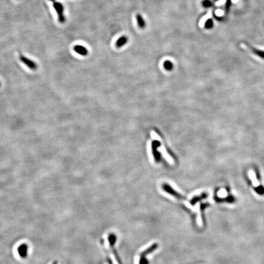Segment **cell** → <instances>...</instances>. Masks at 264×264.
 <instances>
[{"mask_svg": "<svg viewBox=\"0 0 264 264\" xmlns=\"http://www.w3.org/2000/svg\"><path fill=\"white\" fill-rule=\"evenodd\" d=\"M158 247V243H154L151 246H150L148 249H146L145 251H144L143 253L141 254V256L140 258H143V259H146V256L147 255H148L150 253H153L155 250H156V249H157Z\"/></svg>", "mask_w": 264, "mask_h": 264, "instance_id": "5b68a950", "label": "cell"}, {"mask_svg": "<svg viewBox=\"0 0 264 264\" xmlns=\"http://www.w3.org/2000/svg\"><path fill=\"white\" fill-rule=\"evenodd\" d=\"M213 21L212 20V19L211 18H209L207 21L205 22L204 24V27L207 30H210L212 29L213 27Z\"/></svg>", "mask_w": 264, "mask_h": 264, "instance_id": "5bb4252c", "label": "cell"}, {"mask_svg": "<svg viewBox=\"0 0 264 264\" xmlns=\"http://www.w3.org/2000/svg\"><path fill=\"white\" fill-rule=\"evenodd\" d=\"M53 7L55 9L57 16L58 20L61 23H64L66 22V17L64 15V6L63 5L59 2H53Z\"/></svg>", "mask_w": 264, "mask_h": 264, "instance_id": "6da1fadb", "label": "cell"}, {"mask_svg": "<svg viewBox=\"0 0 264 264\" xmlns=\"http://www.w3.org/2000/svg\"><path fill=\"white\" fill-rule=\"evenodd\" d=\"M255 191L259 195L263 196L264 195V187L262 185H259L257 187L254 188Z\"/></svg>", "mask_w": 264, "mask_h": 264, "instance_id": "2e32d148", "label": "cell"}, {"mask_svg": "<svg viewBox=\"0 0 264 264\" xmlns=\"http://www.w3.org/2000/svg\"><path fill=\"white\" fill-rule=\"evenodd\" d=\"M28 250V245L25 244V243H23V244L19 246L17 250L19 256L22 258H25L27 256Z\"/></svg>", "mask_w": 264, "mask_h": 264, "instance_id": "277c9868", "label": "cell"}, {"mask_svg": "<svg viewBox=\"0 0 264 264\" xmlns=\"http://www.w3.org/2000/svg\"><path fill=\"white\" fill-rule=\"evenodd\" d=\"M215 2H218V1H219V0H214Z\"/></svg>", "mask_w": 264, "mask_h": 264, "instance_id": "7402d4cb", "label": "cell"}, {"mask_svg": "<svg viewBox=\"0 0 264 264\" xmlns=\"http://www.w3.org/2000/svg\"><path fill=\"white\" fill-rule=\"evenodd\" d=\"M20 60L25 65H26L31 70H37V64L35 62H34L33 61L28 58L27 57H26L23 55H20Z\"/></svg>", "mask_w": 264, "mask_h": 264, "instance_id": "7a4b0ae2", "label": "cell"}, {"mask_svg": "<svg viewBox=\"0 0 264 264\" xmlns=\"http://www.w3.org/2000/svg\"><path fill=\"white\" fill-rule=\"evenodd\" d=\"M73 50L76 53L83 56H86L88 54V49L82 45H75L73 47Z\"/></svg>", "mask_w": 264, "mask_h": 264, "instance_id": "52a82bcc", "label": "cell"}, {"mask_svg": "<svg viewBox=\"0 0 264 264\" xmlns=\"http://www.w3.org/2000/svg\"><path fill=\"white\" fill-rule=\"evenodd\" d=\"M52 264H57V260H55V261H54L53 262V263Z\"/></svg>", "mask_w": 264, "mask_h": 264, "instance_id": "ffe728a7", "label": "cell"}, {"mask_svg": "<svg viewBox=\"0 0 264 264\" xmlns=\"http://www.w3.org/2000/svg\"><path fill=\"white\" fill-rule=\"evenodd\" d=\"M49 1H50V2H54V0H49Z\"/></svg>", "mask_w": 264, "mask_h": 264, "instance_id": "44dd1931", "label": "cell"}, {"mask_svg": "<svg viewBox=\"0 0 264 264\" xmlns=\"http://www.w3.org/2000/svg\"><path fill=\"white\" fill-rule=\"evenodd\" d=\"M116 240H117V237L116 235L114 234H110V235L108 236V241L112 249L114 248V246Z\"/></svg>", "mask_w": 264, "mask_h": 264, "instance_id": "8fae6325", "label": "cell"}, {"mask_svg": "<svg viewBox=\"0 0 264 264\" xmlns=\"http://www.w3.org/2000/svg\"><path fill=\"white\" fill-rule=\"evenodd\" d=\"M0 86H1V82H0Z\"/></svg>", "mask_w": 264, "mask_h": 264, "instance_id": "603a6c76", "label": "cell"}, {"mask_svg": "<svg viewBox=\"0 0 264 264\" xmlns=\"http://www.w3.org/2000/svg\"><path fill=\"white\" fill-rule=\"evenodd\" d=\"M207 196H208V194H207V193H202V194H201L200 195H199V196H194L191 200V201H190V204L192 205V206H194L196 203H197L199 201H200V200H203V199H206V198H207Z\"/></svg>", "mask_w": 264, "mask_h": 264, "instance_id": "9c48e42d", "label": "cell"}, {"mask_svg": "<svg viewBox=\"0 0 264 264\" xmlns=\"http://www.w3.org/2000/svg\"><path fill=\"white\" fill-rule=\"evenodd\" d=\"M149 262L146 258V259H143V258L139 259V264H149Z\"/></svg>", "mask_w": 264, "mask_h": 264, "instance_id": "ac0fdd59", "label": "cell"}, {"mask_svg": "<svg viewBox=\"0 0 264 264\" xmlns=\"http://www.w3.org/2000/svg\"><path fill=\"white\" fill-rule=\"evenodd\" d=\"M163 67L165 70L168 71H171L174 68V65L170 61H165L163 63Z\"/></svg>", "mask_w": 264, "mask_h": 264, "instance_id": "7c38bea8", "label": "cell"}, {"mask_svg": "<svg viewBox=\"0 0 264 264\" xmlns=\"http://www.w3.org/2000/svg\"><path fill=\"white\" fill-rule=\"evenodd\" d=\"M256 177H257V179L258 180H260V173H259V172L257 171V170H256Z\"/></svg>", "mask_w": 264, "mask_h": 264, "instance_id": "d6986e66", "label": "cell"}, {"mask_svg": "<svg viewBox=\"0 0 264 264\" xmlns=\"http://www.w3.org/2000/svg\"><path fill=\"white\" fill-rule=\"evenodd\" d=\"M163 188L166 192H167L169 194L175 197L176 198L179 199H184V197H183L182 195H180L179 193H178L177 191H175L174 190H173L169 185H168L167 184H165V185H163Z\"/></svg>", "mask_w": 264, "mask_h": 264, "instance_id": "3957f363", "label": "cell"}, {"mask_svg": "<svg viewBox=\"0 0 264 264\" xmlns=\"http://www.w3.org/2000/svg\"><path fill=\"white\" fill-rule=\"evenodd\" d=\"M136 19L137 21V23L138 26L141 28V29H144L145 28L146 25V22L143 18V17L142 16L141 14H138L136 15Z\"/></svg>", "mask_w": 264, "mask_h": 264, "instance_id": "ba28073f", "label": "cell"}, {"mask_svg": "<svg viewBox=\"0 0 264 264\" xmlns=\"http://www.w3.org/2000/svg\"><path fill=\"white\" fill-rule=\"evenodd\" d=\"M216 201H218V202H229V203H232V202H234L235 201V198L232 195H230L226 198H223V199L216 198Z\"/></svg>", "mask_w": 264, "mask_h": 264, "instance_id": "30bf717a", "label": "cell"}, {"mask_svg": "<svg viewBox=\"0 0 264 264\" xmlns=\"http://www.w3.org/2000/svg\"><path fill=\"white\" fill-rule=\"evenodd\" d=\"M231 4H232V0H226V3H225V11L226 13H228L229 11H230Z\"/></svg>", "mask_w": 264, "mask_h": 264, "instance_id": "e0dca14e", "label": "cell"}, {"mask_svg": "<svg viewBox=\"0 0 264 264\" xmlns=\"http://www.w3.org/2000/svg\"><path fill=\"white\" fill-rule=\"evenodd\" d=\"M129 41V38L126 36H123L120 37L116 42L115 45L116 47L117 48H120L121 47H124Z\"/></svg>", "mask_w": 264, "mask_h": 264, "instance_id": "8992f818", "label": "cell"}, {"mask_svg": "<svg viewBox=\"0 0 264 264\" xmlns=\"http://www.w3.org/2000/svg\"><path fill=\"white\" fill-rule=\"evenodd\" d=\"M251 50L254 54H256L257 56L260 57V58L264 59V51L260 50H259V49H257L255 48H253Z\"/></svg>", "mask_w": 264, "mask_h": 264, "instance_id": "4fadbf2b", "label": "cell"}, {"mask_svg": "<svg viewBox=\"0 0 264 264\" xmlns=\"http://www.w3.org/2000/svg\"><path fill=\"white\" fill-rule=\"evenodd\" d=\"M202 5L205 8H209L213 6V3L210 0H203Z\"/></svg>", "mask_w": 264, "mask_h": 264, "instance_id": "9a60e30c", "label": "cell"}]
</instances>
